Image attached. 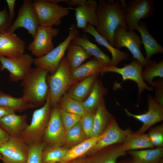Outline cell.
<instances>
[{"mask_svg":"<svg viewBox=\"0 0 163 163\" xmlns=\"http://www.w3.org/2000/svg\"><path fill=\"white\" fill-rule=\"evenodd\" d=\"M126 4L124 0H99L97 2L96 30L112 46L113 34L117 28L120 26L128 30L124 20Z\"/></svg>","mask_w":163,"mask_h":163,"instance_id":"1","label":"cell"},{"mask_svg":"<svg viewBox=\"0 0 163 163\" xmlns=\"http://www.w3.org/2000/svg\"><path fill=\"white\" fill-rule=\"evenodd\" d=\"M48 72L40 67L32 68L21 83L22 97L36 107L44 104L46 100L49 91L47 82Z\"/></svg>","mask_w":163,"mask_h":163,"instance_id":"2","label":"cell"},{"mask_svg":"<svg viewBox=\"0 0 163 163\" xmlns=\"http://www.w3.org/2000/svg\"><path fill=\"white\" fill-rule=\"evenodd\" d=\"M70 68L64 56L56 72L50 75H48L47 82L51 107H53L57 105L67 90L78 82L72 78Z\"/></svg>","mask_w":163,"mask_h":163,"instance_id":"3","label":"cell"},{"mask_svg":"<svg viewBox=\"0 0 163 163\" xmlns=\"http://www.w3.org/2000/svg\"><path fill=\"white\" fill-rule=\"evenodd\" d=\"M51 107L49 91L46 100L42 107L33 112L31 122L19 137L29 146L42 142L50 115Z\"/></svg>","mask_w":163,"mask_h":163,"instance_id":"4","label":"cell"},{"mask_svg":"<svg viewBox=\"0 0 163 163\" xmlns=\"http://www.w3.org/2000/svg\"><path fill=\"white\" fill-rule=\"evenodd\" d=\"M32 3L39 25L46 27L60 25L62 18L68 15L71 8L64 7L48 0H34Z\"/></svg>","mask_w":163,"mask_h":163,"instance_id":"5","label":"cell"},{"mask_svg":"<svg viewBox=\"0 0 163 163\" xmlns=\"http://www.w3.org/2000/svg\"><path fill=\"white\" fill-rule=\"evenodd\" d=\"M142 41L140 36L134 30H129L121 26L115 30L113 37V46L116 49L127 48L135 59L138 61L143 67H146L151 60H148L141 50Z\"/></svg>","mask_w":163,"mask_h":163,"instance_id":"6","label":"cell"},{"mask_svg":"<svg viewBox=\"0 0 163 163\" xmlns=\"http://www.w3.org/2000/svg\"><path fill=\"white\" fill-rule=\"evenodd\" d=\"M69 30L68 35L63 41L46 55L34 59V64L37 67L47 70L50 74L56 72L68 46L74 38L79 34L74 25H71Z\"/></svg>","mask_w":163,"mask_h":163,"instance_id":"7","label":"cell"},{"mask_svg":"<svg viewBox=\"0 0 163 163\" xmlns=\"http://www.w3.org/2000/svg\"><path fill=\"white\" fill-rule=\"evenodd\" d=\"M155 2L153 0H132L126 3L124 20L128 30H134L141 19L152 15Z\"/></svg>","mask_w":163,"mask_h":163,"instance_id":"8","label":"cell"},{"mask_svg":"<svg viewBox=\"0 0 163 163\" xmlns=\"http://www.w3.org/2000/svg\"><path fill=\"white\" fill-rule=\"evenodd\" d=\"M66 133L62 123L58 104L51 110L42 142L45 147L60 146L65 144Z\"/></svg>","mask_w":163,"mask_h":163,"instance_id":"9","label":"cell"},{"mask_svg":"<svg viewBox=\"0 0 163 163\" xmlns=\"http://www.w3.org/2000/svg\"><path fill=\"white\" fill-rule=\"evenodd\" d=\"M34 59L29 54L24 53L14 58L0 56L2 66L0 71L5 69L9 72L10 81L16 82L22 81L31 70Z\"/></svg>","mask_w":163,"mask_h":163,"instance_id":"10","label":"cell"},{"mask_svg":"<svg viewBox=\"0 0 163 163\" xmlns=\"http://www.w3.org/2000/svg\"><path fill=\"white\" fill-rule=\"evenodd\" d=\"M143 66L137 60L133 59L129 64L122 68L117 66H104L102 69L101 73L103 74L107 72H113L121 75L122 81L130 80L136 84L138 90L139 96L145 90L152 91L153 88L149 86L145 82L142 77Z\"/></svg>","mask_w":163,"mask_h":163,"instance_id":"11","label":"cell"},{"mask_svg":"<svg viewBox=\"0 0 163 163\" xmlns=\"http://www.w3.org/2000/svg\"><path fill=\"white\" fill-rule=\"evenodd\" d=\"M29 146L19 137L10 136L0 145V154L2 163H26Z\"/></svg>","mask_w":163,"mask_h":163,"instance_id":"12","label":"cell"},{"mask_svg":"<svg viewBox=\"0 0 163 163\" xmlns=\"http://www.w3.org/2000/svg\"><path fill=\"white\" fill-rule=\"evenodd\" d=\"M59 33L57 28L39 25L33 41L27 47L28 50L36 58L46 55L55 48L53 40Z\"/></svg>","mask_w":163,"mask_h":163,"instance_id":"13","label":"cell"},{"mask_svg":"<svg viewBox=\"0 0 163 163\" xmlns=\"http://www.w3.org/2000/svg\"><path fill=\"white\" fill-rule=\"evenodd\" d=\"M32 3V0L24 1L18 10L16 19L7 32L14 33L18 28H24L34 38L39 25L37 17Z\"/></svg>","mask_w":163,"mask_h":163,"instance_id":"14","label":"cell"},{"mask_svg":"<svg viewBox=\"0 0 163 163\" xmlns=\"http://www.w3.org/2000/svg\"><path fill=\"white\" fill-rule=\"evenodd\" d=\"M148 110L145 113L135 114L129 112L126 108L124 110L127 115L133 117L142 123L141 127L136 133H145L154 125L163 120V106L154 99L150 95L147 96Z\"/></svg>","mask_w":163,"mask_h":163,"instance_id":"15","label":"cell"},{"mask_svg":"<svg viewBox=\"0 0 163 163\" xmlns=\"http://www.w3.org/2000/svg\"><path fill=\"white\" fill-rule=\"evenodd\" d=\"M130 131L129 129L125 130L121 129L113 116L101 137L88 152L94 154L110 146L122 143L126 135Z\"/></svg>","mask_w":163,"mask_h":163,"instance_id":"16","label":"cell"},{"mask_svg":"<svg viewBox=\"0 0 163 163\" xmlns=\"http://www.w3.org/2000/svg\"><path fill=\"white\" fill-rule=\"evenodd\" d=\"M25 42L14 33H0V56L9 58L24 53Z\"/></svg>","mask_w":163,"mask_h":163,"instance_id":"17","label":"cell"},{"mask_svg":"<svg viewBox=\"0 0 163 163\" xmlns=\"http://www.w3.org/2000/svg\"><path fill=\"white\" fill-rule=\"evenodd\" d=\"M97 2L95 0H86L84 4L74 8L76 21L75 28L85 30L88 24L97 27L96 10Z\"/></svg>","mask_w":163,"mask_h":163,"instance_id":"18","label":"cell"},{"mask_svg":"<svg viewBox=\"0 0 163 163\" xmlns=\"http://www.w3.org/2000/svg\"><path fill=\"white\" fill-rule=\"evenodd\" d=\"M27 118L26 114L11 113L0 119V126L9 136L19 137L28 125Z\"/></svg>","mask_w":163,"mask_h":163,"instance_id":"19","label":"cell"},{"mask_svg":"<svg viewBox=\"0 0 163 163\" xmlns=\"http://www.w3.org/2000/svg\"><path fill=\"white\" fill-rule=\"evenodd\" d=\"M126 153L122 143L114 144L94 153L87 163H116L117 159Z\"/></svg>","mask_w":163,"mask_h":163,"instance_id":"20","label":"cell"},{"mask_svg":"<svg viewBox=\"0 0 163 163\" xmlns=\"http://www.w3.org/2000/svg\"><path fill=\"white\" fill-rule=\"evenodd\" d=\"M140 34L146 53V59L150 60L153 55L163 53V47L149 32L144 21H140L135 30Z\"/></svg>","mask_w":163,"mask_h":163,"instance_id":"21","label":"cell"},{"mask_svg":"<svg viewBox=\"0 0 163 163\" xmlns=\"http://www.w3.org/2000/svg\"><path fill=\"white\" fill-rule=\"evenodd\" d=\"M83 31L92 35L98 43L104 46L110 52L112 56L111 66H117L121 62L129 59V55L127 53L121 51L110 44L105 38L97 32L94 27L88 24Z\"/></svg>","mask_w":163,"mask_h":163,"instance_id":"22","label":"cell"},{"mask_svg":"<svg viewBox=\"0 0 163 163\" xmlns=\"http://www.w3.org/2000/svg\"><path fill=\"white\" fill-rule=\"evenodd\" d=\"M104 65L95 57L75 68H70L72 78L77 81L90 76L99 75Z\"/></svg>","mask_w":163,"mask_h":163,"instance_id":"23","label":"cell"},{"mask_svg":"<svg viewBox=\"0 0 163 163\" xmlns=\"http://www.w3.org/2000/svg\"><path fill=\"white\" fill-rule=\"evenodd\" d=\"M124 149L129 151L155 148L147 134L132 133L131 131L126 135L122 143Z\"/></svg>","mask_w":163,"mask_h":163,"instance_id":"24","label":"cell"},{"mask_svg":"<svg viewBox=\"0 0 163 163\" xmlns=\"http://www.w3.org/2000/svg\"><path fill=\"white\" fill-rule=\"evenodd\" d=\"M72 41L84 48L91 56L101 62L105 66H111V59L96 45L91 42L87 35L83 34L75 37Z\"/></svg>","mask_w":163,"mask_h":163,"instance_id":"25","label":"cell"},{"mask_svg":"<svg viewBox=\"0 0 163 163\" xmlns=\"http://www.w3.org/2000/svg\"><path fill=\"white\" fill-rule=\"evenodd\" d=\"M107 89L99 80L96 79L94 83L87 98L82 102L88 113H95L103 97L107 94Z\"/></svg>","mask_w":163,"mask_h":163,"instance_id":"26","label":"cell"},{"mask_svg":"<svg viewBox=\"0 0 163 163\" xmlns=\"http://www.w3.org/2000/svg\"><path fill=\"white\" fill-rule=\"evenodd\" d=\"M113 116L107 110L103 98L94 113L91 137L101 135Z\"/></svg>","mask_w":163,"mask_h":163,"instance_id":"27","label":"cell"},{"mask_svg":"<svg viewBox=\"0 0 163 163\" xmlns=\"http://www.w3.org/2000/svg\"><path fill=\"white\" fill-rule=\"evenodd\" d=\"M127 152L138 163H158L163 159V147L131 150Z\"/></svg>","mask_w":163,"mask_h":163,"instance_id":"28","label":"cell"},{"mask_svg":"<svg viewBox=\"0 0 163 163\" xmlns=\"http://www.w3.org/2000/svg\"><path fill=\"white\" fill-rule=\"evenodd\" d=\"M98 75L90 76L72 86L65 94L78 101L82 102L89 95Z\"/></svg>","mask_w":163,"mask_h":163,"instance_id":"29","label":"cell"},{"mask_svg":"<svg viewBox=\"0 0 163 163\" xmlns=\"http://www.w3.org/2000/svg\"><path fill=\"white\" fill-rule=\"evenodd\" d=\"M102 134L98 136L87 138L68 149L66 155L59 162H69L88 152L101 137Z\"/></svg>","mask_w":163,"mask_h":163,"instance_id":"30","label":"cell"},{"mask_svg":"<svg viewBox=\"0 0 163 163\" xmlns=\"http://www.w3.org/2000/svg\"><path fill=\"white\" fill-rule=\"evenodd\" d=\"M0 106L15 112H22L36 107L27 102L23 97H15L0 91Z\"/></svg>","mask_w":163,"mask_h":163,"instance_id":"31","label":"cell"},{"mask_svg":"<svg viewBox=\"0 0 163 163\" xmlns=\"http://www.w3.org/2000/svg\"><path fill=\"white\" fill-rule=\"evenodd\" d=\"M66 58L71 68H76L91 56L80 45L72 41L68 46Z\"/></svg>","mask_w":163,"mask_h":163,"instance_id":"32","label":"cell"},{"mask_svg":"<svg viewBox=\"0 0 163 163\" xmlns=\"http://www.w3.org/2000/svg\"><path fill=\"white\" fill-rule=\"evenodd\" d=\"M59 108L65 112L79 115L82 117L88 113L82 102L67 96L65 94L58 103Z\"/></svg>","mask_w":163,"mask_h":163,"instance_id":"33","label":"cell"},{"mask_svg":"<svg viewBox=\"0 0 163 163\" xmlns=\"http://www.w3.org/2000/svg\"><path fill=\"white\" fill-rule=\"evenodd\" d=\"M142 75L144 82H146L153 88L154 85L153 81L154 78L163 77V60H161L158 62L151 60L149 64L143 69Z\"/></svg>","mask_w":163,"mask_h":163,"instance_id":"34","label":"cell"},{"mask_svg":"<svg viewBox=\"0 0 163 163\" xmlns=\"http://www.w3.org/2000/svg\"><path fill=\"white\" fill-rule=\"evenodd\" d=\"M68 149L60 146L44 147L41 155L42 163L59 162L66 155Z\"/></svg>","mask_w":163,"mask_h":163,"instance_id":"35","label":"cell"},{"mask_svg":"<svg viewBox=\"0 0 163 163\" xmlns=\"http://www.w3.org/2000/svg\"><path fill=\"white\" fill-rule=\"evenodd\" d=\"M86 137L80 121L66 133L65 143L68 146H75L85 139Z\"/></svg>","mask_w":163,"mask_h":163,"instance_id":"36","label":"cell"},{"mask_svg":"<svg viewBox=\"0 0 163 163\" xmlns=\"http://www.w3.org/2000/svg\"><path fill=\"white\" fill-rule=\"evenodd\" d=\"M147 134L155 147H163V123L150 128Z\"/></svg>","mask_w":163,"mask_h":163,"instance_id":"37","label":"cell"},{"mask_svg":"<svg viewBox=\"0 0 163 163\" xmlns=\"http://www.w3.org/2000/svg\"><path fill=\"white\" fill-rule=\"evenodd\" d=\"M59 111L60 117L66 133L78 122L82 117L77 115L65 112L59 108Z\"/></svg>","mask_w":163,"mask_h":163,"instance_id":"38","label":"cell"},{"mask_svg":"<svg viewBox=\"0 0 163 163\" xmlns=\"http://www.w3.org/2000/svg\"><path fill=\"white\" fill-rule=\"evenodd\" d=\"M45 147L42 142L37 145L29 146V152L26 163H42L41 155Z\"/></svg>","mask_w":163,"mask_h":163,"instance_id":"39","label":"cell"},{"mask_svg":"<svg viewBox=\"0 0 163 163\" xmlns=\"http://www.w3.org/2000/svg\"><path fill=\"white\" fill-rule=\"evenodd\" d=\"M94 113H88L82 117L80 122L86 138L91 137Z\"/></svg>","mask_w":163,"mask_h":163,"instance_id":"40","label":"cell"},{"mask_svg":"<svg viewBox=\"0 0 163 163\" xmlns=\"http://www.w3.org/2000/svg\"><path fill=\"white\" fill-rule=\"evenodd\" d=\"M5 7L0 11V33L7 31L13 23Z\"/></svg>","mask_w":163,"mask_h":163,"instance_id":"41","label":"cell"},{"mask_svg":"<svg viewBox=\"0 0 163 163\" xmlns=\"http://www.w3.org/2000/svg\"><path fill=\"white\" fill-rule=\"evenodd\" d=\"M153 88L155 90V100L158 104L163 106V82L161 79L154 82Z\"/></svg>","mask_w":163,"mask_h":163,"instance_id":"42","label":"cell"},{"mask_svg":"<svg viewBox=\"0 0 163 163\" xmlns=\"http://www.w3.org/2000/svg\"><path fill=\"white\" fill-rule=\"evenodd\" d=\"M50 2L58 3L60 2H64L70 6H76L79 7L83 5L85 0H48Z\"/></svg>","mask_w":163,"mask_h":163,"instance_id":"43","label":"cell"},{"mask_svg":"<svg viewBox=\"0 0 163 163\" xmlns=\"http://www.w3.org/2000/svg\"><path fill=\"white\" fill-rule=\"evenodd\" d=\"M16 2L15 0H6L8 9V14L10 18L12 20L14 18V8Z\"/></svg>","mask_w":163,"mask_h":163,"instance_id":"44","label":"cell"},{"mask_svg":"<svg viewBox=\"0 0 163 163\" xmlns=\"http://www.w3.org/2000/svg\"><path fill=\"white\" fill-rule=\"evenodd\" d=\"M10 136L0 126V145L7 141Z\"/></svg>","mask_w":163,"mask_h":163,"instance_id":"45","label":"cell"},{"mask_svg":"<svg viewBox=\"0 0 163 163\" xmlns=\"http://www.w3.org/2000/svg\"><path fill=\"white\" fill-rule=\"evenodd\" d=\"M15 112L0 106V119Z\"/></svg>","mask_w":163,"mask_h":163,"instance_id":"46","label":"cell"},{"mask_svg":"<svg viewBox=\"0 0 163 163\" xmlns=\"http://www.w3.org/2000/svg\"><path fill=\"white\" fill-rule=\"evenodd\" d=\"M116 163H138L135 161L132 158H127L122 160Z\"/></svg>","mask_w":163,"mask_h":163,"instance_id":"47","label":"cell"},{"mask_svg":"<svg viewBox=\"0 0 163 163\" xmlns=\"http://www.w3.org/2000/svg\"><path fill=\"white\" fill-rule=\"evenodd\" d=\"M81 163V162H64V163H59V162H57V163Z\"/></svg>","mask_w":163,"mask_h":163,"instance_id":"48","label":"cell"},{"mask_svg":"<svg viewBox=\"0 0 163 163\" xmlns=\"http://www.w3.org/2000/svg\"><path fill=\"white\" fill-rule=\"evenodd\" d=\"M158 163H163V159H162Z\"/></svg>","mask_w":163,"mask_h":163,"instance_id":"49","label":"cell"},{"mask_svg":"<svg viewBox=\"0 0 163 163\" xmlns=\"http://www.w3.org/2000/svg\"><path fill=\"white\" fill-rule=\"evenodd\" d=\"M2 157L1 155L0 154V160H2Z\"/></svg>","mask_w":163,"mask_h":163,"instance_id":"50","label":"cell"},{"mask_svg":"<svg viewBox=\"0 0 163 163\" xmlns=\"http://www.w3.org/2000/svg\"><path fill=\"white\" fill-rule=\"evenodd\" d=\"M1 66H2L0 62V70L1 68Z\"/></svg>","mask_w":163,"mask_h":163,"instance_id":"51","label":"cell"},{"mask_svg":"<svg viewBox=\"0 0 163 163\" xmlns=\"http://www.w3.org/2000/svg\"><path fill=\"white\" fill-rule=\"evenodd\" d=\"M0 86H1V85H0Z\"/></svg>","mask_w":163,"mask_h":163,"instance_id":"52","label":"cell"}]
</instances>
